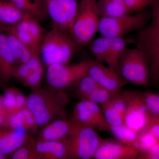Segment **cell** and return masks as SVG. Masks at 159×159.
<instances>
[{
    "label": "cell",
    "mask_w": 159,
    "mask_h": 159,
    "mask_svg": "<svg viewBox=\"0 0 159 159\" xmlns=\"http://www.w3.org/2000/svg\"><path fill=\"white\" fill-rule=\"evenodd\" d=\"M35 91L27 97L26 107L34 115L35 125H47L64 111L70 102L67 94L51 88Z\"/></svg>",
    "instance_id": "cell-1"
},
{
    "label": "cell",
    "mask_w": 159,
    "mask_h": 159,
    "mask_svg": "<svg viewBox=\"0 0 159 159\" xmlns=\"http://www.w3.org/2000/svg\"><path fill=\"white\" fill-rule=\"evenodd\" d=\"M78 47L70 33L53 27L43 39L40 54L47 67L52 65L68 64Z\"/></svg>",
    "instance_id": "cell-2"
},
{
    "label": "cell",
    "mask_w": 159,
    "mask_h": 159,
    "mask_svg": "<svg viewBox=\"0 0 159 159\" xmlns=\"http://www.w3.org/2000/svg\"><path fill=\"white\" fill-rule=\"evenodd\" d=\"M73 120L74 124L70 133L65 139L69 158H93L96 151L104 139L93 127Z\"/></svg>",
    "instance_id": "cell-3"
},
{
    "label": "cell",
    "mask_w": 159,
    "mask_h": 159,
    "mask_svg": "<svg viewBox=\"0 0 159 159\" xmlns=\"http://www.w3.org/2000/svg\"><path fill=\"white\" fill-rule=\"evenodd\" d=\"M151 19L150 8L134 15L126 14L117 17H100L98 31L103 37H123L145 27L150 22Z\"/></svg>",
    "instance_id": "cell-4"
},
{
    "label": "cell",
    "mask_w": 159,
    "mask_h": 159,
    "mask_svg": "<svg viewBox=\"0 0 159 159\" xmlns=\"http://www.w3.org/2000/svg\"><path fill=\"white\" fill-rule=\"evenodd\" d=\"M97 0H80L71 34L79 47L86 45L98 31L99 17Z\"/></svg>",
    "instance_id": "cell-5"
},
{
    "label": "cell",
    "mask_w": 159,
    "mask_h": 159,
    "mask_svg": "<svg viewBox=\"0 0 159 159\" xmlns=\"http://www.w3.org/2000/svg\"><path fill=\"white\" fill-rule=\"evenodd\" d=\"M119 73L129 83L135 85H146L150 80L148 61L137 47L123 49L119 59Z\"/></svg>",
    "instance_id": "cell-6"
},
{
    "label": "cell",
    "mask_w": 159,
    "mask_h": 159,
    "mask_svg": "<svg viewBox=\"0 0 159 159\" xmlns=\"http://www.w3.org/2000/svg\"><path fill=\"white\" fill-rule=\"evenodd\" d=\"M87 61L74 65L59 64L48 66L46 77L51 88L62 90L73 85L87 74Z\"/></svg>",
    "instance_id": "cell-7"
},
{
    "label": "cell",
    "mask_w": 159,
    "mask_h": 159,
    "mask_svg": "<svg viewBox=\"0 0 159 159\" xmlns=\"http://www.w3.org/2000/svg\"><path fill=\"white\" fill-rule=\"evenodd\" d=\"M134 43L148 61L149 80L159 84V31L150 26L138 31Z\"/></svg>",
    "instance_id": "cell-8"
},
{
    "label": "cell",
    "mask_w": 159,
    "mask_h": 159,
    "mask_svg": "<svg viewBox=\"0 0 159 159\" xmlns=\"http://www.w3.org/2000/svg\"><path fill=\"white\" fill-rule=\"evenodd\" d=\"M123 93L126 104L124 124L139 133L145 129L150 112L142 93L126 90Z\"/></svg>",
    "instance_id": "cell-9"
},
{
    "label": "cell",
    "mask_w": 159,
    "mask_h": 159,
    "mask_svg": "<svg viewBox=\"0 0 159 159\" xmlns=\"http://www.w3.org/2000/svg\"><path fill=\"white\" fill-rule=\"evenodd\" d=\"M47 15L57 27L71 33L79 6L78 0H43Z\"/></svg>",
    "instance_id": "cell-10"
},
{
    "label": "cell",
    "mask_w": 159,
    "mask_h": 159,
    "mask_svg": "<svg viewBox=\"0 0 159 159\" xmlns=\"http://www.w3.org/2000/svg\"><path fill=\"white\" fill-rule=\"evenodd\" d=\"M87 75L99 86L111 92H120L129 83L117 71L97 61H88Z\"/></svg>",
    "instance_id": "cell-11"
},
{
    "label": "cell",
    "mask_w": 159,
    "mask_h": 159,
    "mask_svg": "<svg viewBox=\"0 0 159 159\" xmlns=\"http://www.w3.org/2000/svg\"><path fill=\"white\" fill-rule=\"evenodd\" d=\"M73 119L76 122L90 126L97 130H108L109 125L99 104L90 100L81 99L74 108Z\"/></svg>",
    "instance_id": "cell-12"
},
{
    "label": "cell",
    "mask_w": 159,
    "mask_h": 159,
    "mask_svg": "<svg viewBox=\"0 0 159 159\" xmlns=\"http://www.w3.org/2000/svg\"><path fill=\"white\" fill-rule=\"evenodd\" d=\"M139 152L137 149L121 142L104 140L94 155L96 159H135Z\"/></svg>",
    "instance_id": "cell-13"
},
{
    "label": "cell",
    "mask_w": 159,
    "mask_h": 159,
    "mask_svg": "<svg viewBox=\"0 0 159 159\" xmlns=\"http://www.w3.org/2000/svg\"><path fill=\"white\" fill-rule=\"evenodd\" d=\"M126 107V101L122 91L101 106L104 118L109 126L124 124Z\"/></svg>",
    "instance_id": "cell-14"
},
{
    "label": "cell",
    "mask_w": 159,
    "mask_h": 159,
    "mask_svg": "<svg viewBox=\"0 0 159 159\" xmlns=\"http://www.w3.org/2000/svg\"><path fill=\"white\" fill-rule=\"evenodd\" d=\"M0 130V152L12 154L23 146L28 139L27 129L24 128Z\"/></svg>",
    "instance_id": "cell-15"
},
{
    "label": "cell",
    "mask_w": 159,
    "mask_h": 159,
    "mask_svg": "<svg viewBox=\"0 0 159 159\" xmlns=\"http://www.w3.org/2000/svg\"><path fill=\"white\" fill-rule=\"evenodd\" d=\"M16 64L15 60L7 41V34L0 33V83L2 85L14 77Z\"/></svg>",
    "instance_id": "cell-16"
},
{
    "label": "cell",
    "mask_w": 159,
    "mask_h": 159,
    "mask_svg": "<svg viewBox=\"0 0 159 159\" xmlns=\"http://www.w3.org/2000/svg\"><path fill=\"white\" fill-rule=\"evenodd\" d=\"M35 149L40 158H69L68 150L65 139L55 141H39Z\"/></svg>",
    "instance_id": "cell-17"
},
{
    "label": "cell",
    "mask_w": 159,
    "mask_h": 159,
    "mask_svg": "<svg viewBox=\"0 0 159 159\" xmlns=\"http://www.w3.org/2000/svg\"><path fill=\"white\" fill-rule=\"evenodd\" d=\"M74 124L70 120L59 119L49 122L41 132L39 141H55L65 139L70 133Z\"/></svg>",
    "instance_id": "cell-18"
},
{
    "label": "cell",
    "mask_w": 159,
    "mask_h": 159,
    "mask_svg": "<svg viewBox=\"0 0 159 159\" xmlns=\"http://www.w3.org/2000/svg\"><path fill=\"white\" fill-rule=\"evenodd\" d=\"M96 7L100 17H117L128 14L123 0H98Z\"/></svg>",
    "instance_id": "cell-19"
},
{
    "label": "cell",
    "mask_w": 159,
    "mask_h": 159,
    "mask_svg": "<svg viewBox=\"0 0 159 159\" xmlns=\"http://www.w3.org/2000/svg\"><path fill=\"white\" fill-rule=\"evenodd\" d=\"M134 43L135 39H132L123 37L111 38L110 51L105 62L108 67L119 73V61L122 51L128 44Z\"/></svg>",
    "instance_id": "cell-20"
},
{
    "label": "cell",
    "mask_w": 159,
    "mask_h": 159,
    "mask_svg": "<svg viewBox=\"0 0 159 159\" xmlns=\"http://www.w3.org/2000/svg\"><path fill=\"white\" fill-rule=\"evenodd\" d=\"M26 14L9 0H0V21L7 25L17 24Z\"/></svg>",
    "instance_id": "cell-21"
},
{
    "label": "cell",
    "mask_w": 159,
    "mask_h": 159,
    "mask_svg": "<svg viewBox=\"0 0 159 159\" xmlns=\"http://www.w3.org/2000/svg\"><path fill=\"white\" fill-rule=\"evenodd\" d=\"M26 14L30 15L38 20L48 16L43 0H9Z\"/></svg>",
    "instance_id": "cell-22"
},
{
    "label": "cell",
    "mask_w": 159,
    "mask_h": 159,
    "mask_svg": "<svg viewBox=\"0 0 159 159\" xmlns=\"http://www.w3.org/2000/svg\"><path fill=\"white\" fill-rule=\"evenodd\" d=\"M7 41L16 64H23L28 62L35 55L28 47L21 42L14 34L7 33Z\"/></svg>",
    "instance_id": "cell-23"
},
{
    "label": "cell",
    "mask_w": 159,
    "mask_h": 159,
    "mask_svg": "<svg viewBox=\"0 0 159 159\" xmlns=\"http://www.w3.org/2000/svg\"><path fill=\"white\" fill-rule=\"evenodd\" d=\"M108 130L117 141L132 146L138 150L139 133L131 129L124 124L110 125Z\"/></svg>",
    "instance_id": "cell-24"
},
{
    "label": "cell",
    "mask_w": 159,
    "mask_h": 159,
    "mask_svg": "<svg viewBox=\"0 0 159 159\" xmlns=\"http://www.w3.org/2000/svg\"><path fill=\"white\" fill-rule=\"evenodd\" d=\"M90 50L97 61L106 62L111 46V38L101 36L91 41Z\"/></svg>",
    "instance_id": "cell-25"
},
{
    "label": "cell",
    "mask_w": 159,
    "mask_h": 159,
    "mask_svg": "<svg viewBox=\"0 0 159 159\" xmlns=\"http://www.w3.org/2000/svg\"><path fill=\"white\" fill-rule=\"evenodd\" d=\"M39 56L35 55L28 62L16 66L13 77L22 81L31 73L43 70Z\"/></svg>",
    "instance_id": "cell-26"
},
{
    "label": "cell",
    "mask_w": 159,
    "mask_h": 159,
    "mask_svg": "<svg viewBox=\"0 0 159 159\" xmlns=\"http://www.w3.org/2000/svg\"><path fill=\"white\" fill-rule=\"evenodd\" d=\"M77 94L81 99H85L97 88L99 86L87 75L83 77L77 82Z\"/></svg>",
    "instance_id": "cell-27"
},
{
    "label": "cell",
    "mask_w": 159,
    "mask_h": 159,
    "mask_svg": "<svg viewBox=\"0 0 159 159\" xmlns=\"http://www.w3.org/2000/svg\"><path fill=\"white\" fill-rule=\"evenodd\" d=\"M159 140L147 129L139 133L138 142V150L140 154L148 151L152 148Z\"/></svg>",
    "instance_id": "cell-28"
},
{
    "label": "cell",
    "mask_w": 159,
    "mask_h": 159,
    "mask_svg": "<svg viewBox=\"0 0 159 159\" xmlns=\"http://www.w3.org/2000/svg\"><path fill=\"white\" fill-rule=\"evenodd\" d=\"M119 92H111L99 86L85 99L101 106L109 101Z\"/></svg>",
    "instance_id": "cell-29"
},
{
    "label": "cell",
    "mask_w": 159,
    "mask_h": 159,
    "mask_svg": "<svg viewBox=\"0 0 159 159\" xmlns=\"http://www.w3.org/2000/svg\"><path fill=\"white\" fill-rule=\"evenodd\" d=\"M142 93L150 113L159 118V94L149 92Z\"/></svg>",
    "instance_id": "cell-30"
},
{
    "label": "cell",
    "mask_w": 159,
    "mask_h": 159,
    "mask_svg": "<svg viewBox=\"0 0 159 159\" xmlns=\"http://www.w3.org/2000/svg\"><path fill=\"white\" fill-rule=\"evenodd\" d=\"M16 91L15 89H7L2 96L3 107L9 115L16 111Z\"/></svg>",
    "instance_id": "cell-31"
},
{
    "label": "cell",
    "mask_w": 159,
    "mask_h": 159,
    "mask_svg": "<svg viewBox=\"0 0 159 159\" xmlns=\"http://www.w3.org/2000/svg\"><path fill=\"white\" fill-rule=\"evenodd\" d=\"M13 159H30L40 158L35 150V145L20 147L12 154Z\"/></svg>",
    "instance_id": "cell-32"
},
{
    "label": "cell",
    "mask_w": 159,
    "mask_h": 159,
    "mask_svg": "<svg viewBox=\"0 0 159 159\" xmlns=\"http://www.w3.org/2000/svg\"><path fill=\"white\" fill-rule=\"evenodd\" d=\"M25 115L23 109L10 114L7 118L6 127L11 129H25Z\"/></svg>",
    "instance_id": "cell-33"
},
{
    "label": "cell",
    "mask_w": 159,
    "mask_h": 159,
    "mask_svg": "<svg viewBox=\"0 0 159 159\" xmlns=\"http://www.w3.org/2000/svg\"><path fill=\"white\" fill-rule=\"evenodd\" d=\"M154 0H123L128 14L139 12L150 7Z\"/></svg>",
    "instance_id": "cell-34"
},
{
    "label": "cell",
    "mask_w": 159,
    "mask_h": 159,
    "mask_svg": "<svg viewBox=\"0 0 159 159\" xmlns=\"http://www.w3.org/2000/svg\"><path fill=\"white\" fill-rule=\"evenodd\" d=\"M43 73V70L35 71L29 75L23 80L22 82L29 87H37L42 80Z\"/></svg>",
    "instance_id": "cell-35"
},
{
    "label": "cell",
    "mask_w": 159,
    "mask_h": 159,
    "mask_svg": "<svg viewBox=\"0 0 159 159\" xmlns=\"http://www.w3.org/2000/svg\"><path fill=\"white\" fill-rule=\"evenodd\" d=\"M150 7L151 19L149 26L159 31V0H154Z\"/></svg>",
    "instance_id": "cell-36"
},
{
    "label": "cell",
    "mask_w": 159,
    "mask_h": 159,
    "mask_svg": "<svg viewBox=\"0 0 159 159\" xmlns=\"http://www.w3.org/2000/svg\"><path fill=\"white\" fill-rule=\"evenodd\" d=\"M145 129L149 131L159 140V118L150 114Z\"/></svg>",
    "instance_id": "cell-37"
},
{
    "label": "cell",
    "mask_w": 159,
    "mask_h": 159,
    "mask_svg": "<svg viewBox=\"0 0 159 159\" xmlns=\"http://www.w3.org/2000/svg\"><path fill=\"white\" fill-rule=\"evenodd\" d=\"M137 159H159V141L148 151L139 154Z\"/></svg>",
    "instance_id": "cell-38"
},
{
    "label": "cell",
    "mask_w": 159,
    "mask_h": 159,
    "mask_svg": "<svg viewBox=\"0 0 159 159\" xmlns=\"http://www.w3.org/2000/svg\"><path fill=\"white\" fill-rule=\"evenodd\" d=\"M26 103L27 98L25 97L24 94L17 90L16 93V107L15 112L21 110L26 107Z\"/></svg>",
    "instance_id": "cell-39"
},
{
    "label": "cell",
    "mask_w": 159,
    "mask_h": 159,
    "mask_svg": "<svg viewBox=\"0 0 159 159\" xmlns=\"http://www.w3.org/2000/svg\"><path fill=\"white\" fill-rule=\"evenodd\" d=\"M10 26L7 25L0 21V33H7L9 30Z\"/></svg>",
    "instance_id": "cell-40"
},
{
    "label": "cell",
    "mask_w": 159,
    "mask_h": 159,
    "mask_svg": "<svg viewBox=\"0 0 159 159\" xmlns=\"http://www.w3.org/2000/svg\"><path fill=\"white\" fill-rule=\"evenodd\" d=\"M6 111L5 109L4 108L2 104V96H0V112H2ZM7 112V111H6Z\"/></svg>",
    "instance_id": "cell-41"
},
{
    "label": "cell",
    "mask_w": 159,
    "mask_h": 159,
    "mask_svg": "<svg viewBox=\"0 0 159 159\" xmlns=\"http://www.w3.org/2000/svg\"><path fill=\"white\" fill-rule=\"evenodd\" d=\"M7 158V157L5 155L0 152V159H5Z\"/></svg>",
    "instance_id": "cell-42"
},
{
    "label": "cell",
    "mask_w": 159,
    "mask_h": 159,
    "mask_svg": "<svg viewBox=\"0 0 159 159\" xmlns=\"http://www.w3.org/2000/svg\"><path fill=\"white\" fill-rule=\"evenodd\" d=\"M2 87V84H1V83H0V88H1Z\"/></svg>",
    "instance_id": "cell-43"
}]
</instances>
